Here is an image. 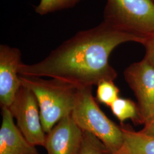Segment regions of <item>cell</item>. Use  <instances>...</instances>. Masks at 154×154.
I'll return each mask as SVG.
<instances>
[{
  "instance_id": "obj_4",
  "label": "cell",
  "mask_w": 154,
  "mask_h": 154,
  "mask_svg": "<svg viewBox=\"0 0 154 154\" xmlns=\"http://www.w3.org/2000/svg\"><path fill=\"white\" fill-rule=\"evenodd\" d=\"M103 21L144 42L154 36V0H107Z\"/></svg>"
},
{
  "instance_id": "obj_9",
  "label": "cell",
  "mask_w": 154,
  "mask_h": 154,
  "mask_svg": "<svg viewBox=\"0 0 154 154\" xmlns=\"http://www.w3.org/2000/svg\"><path fill=\"white\" fill-rule=\"evenodd\" d=\"M0 128V154H39L14 122L9 109L2 107Z\"/></svg>"
},
{
  "instance_id": "obj_15",
  "label": "cell",
  "mask_w": 154,
  "mask_h": 154,
  "mask_svg": "<svg viewBox=\"0 0 154 154\" xmlns=\"http://www.w3.org/2000/svg\"><path fill=\"white\" fill-rule=\"evenodd\" d=\"M142 45L146 49L144 58L154 67V36L146 39Z\"/></svg>"
},
{
  "instance_id": "obj_11",
  "label": "cell",
  "mask_w": 154,
  "mask_h": 154,
  "mask_svg": "<svg viewBox=\"0 0 154 154\" xmlns=\"http://www.w3.org/2000/svg\"><path fill=\"white\" fill-rule=\"evenodd\" d=\"M112 114L121 124L131 119L135 125H144L137 103L130 99L118 98L110 106Z\"/></svg>"
},
{
  "instance_id": "obj_1",
  "label": "cell",
  "mask_w": 154,
  "mask_h": 154,
  "mask_svg": "<svg viewBox=\"0 0 154 154\" xmlns=\"http://www.w3.org/2000/svg\"><path fill=\"white\" fill-rule=\"evenodd\" d=\"M144 40L111 28L105 22L79 31L64 41L38 63H22L18 73L22 76L49 77L79 87L97 86L105 80L114 81L118 76L110 65L111 52L119 45Z\"/></svg>"
},
{
  "instance_id": "obj_13",
  "label": "cell",
  "mask_w": 154,
  "mask_h": 154,
  "mask_svg": "<svg viewBox=\"0 0 154 154\" xmlns=\"http://www.w3.org/2000/svg\"><path fill=\"white\" fill-rule=\"evenodd\" d=\"M119 90L114 81L105 80L97 85L96 98L100 103L110 107L119 98Z\"/></svg>"
},
{
  "instance_id": "obj_3",
  "label": "cell",
  "mask_w": 154,
  "mask_h": 154,
  "mask_svg": "<svg viewBox=\"0 0 154 154\" xmlns=\"http://www.w3.org/2000/svg\"><path fill=\"white\" fill-rule=\"evenodd\" d=\"M72 118L83 131L90 132L105 144L109 154L121 147L123 136L118 126L106 116L94 98L92 87H79Z\"/></svg>"
},
{
  "instance_id": "obj_16",
  "label": "cell",
  "mask_w": 154,
  "mask_h": 154,
  "mask_svg": "<svg viewBox=\"0 0 154 154\" xmlns=\"http://www.w3.org/2000/svg\"><path fill=\"white\" fill-rule=\"evenodd\" d=\"M144 125L143 129L139 131V132L145 135L154 138V118Z\"/></svg>"
},
{
  "instance_id": "obj_12",
  "label": "cell",
  "mask_w": 154,
  "mask_h": 154,
  "mask_svg": "<svg viewBox=\"0 0 154 154\" xmlns=\"http://www.w3.org/2000/svg\"><path fill=\"white\" fill-rule=\"evenodd\" d=\"M82 0H40L35 11L40 16L72 8Z\"/></svg>"
},
{
  "instance_id": "obj_5",
  "label": "cell",
  "mask_w": 154,
  "mask_h": 154,
  "mask_svg": "<svg viewBox=\"0 0 154 154\" xmlns=\"http://www.w3.org/2000/svg\"><path fill=\"white\" fill-rule=\"evenodd\" d=\"M8 108L28 142L34 146L44 147L46 134L42 125L38 103L33 92L21 85Z\"/></svg>"
},
{
  "instance_id": "obj_2",
  "label": "cell",
  "mask_w": 154,
  "mask_h": 154,
  "mask_svg": "<svg viewBox=\"0 0 154 154\" xmlns=\"http://www.w3.org/2000/svg\"><path fill=\"white\" fill-rule=\"evenodd\" d=\"M21 85L30 90L38 103L44 130L48 134L66 116L72 114L79 87L55 78L20 75Z\"/></svg>"
},
{
  "instance_id": "obj_14",
  "label": "cell",
  "mask_w": 154,
  "mask_h": 154,
  "mask_svg": "<svg viewBox=\"0 0 154 154\" xmlns=\"http://www.w3.org/2000/svg\"><path fill=\"white\" fill-rule=\"evenodd\" d=\"M78 154H109L105 144L93 134L83 131L82 143Z\"/></svg>"
},
{
  "instance_id": "obj_6",
  "label": "cell",
  "mask_w": 154,
  "mask_h": 154,
  "mask_svg": "<svg viewBox=\"0 0 154 154\" xmlns=\"http://www.w3.org/2000/svg\"><path fill=\"white\" fill-rule=\"evenodd\" d=\"M125 79L135 94L143 124L154 118V67L144 58L124 71Z\"/></svg>"
},
{
  "instance_id": "obj_7",
  "label": "cell",
  "mask_w": 154,
  "mask_h": 154,
  "mask_svg": "<svg viewBox=\"0 0 154 154\" xmlns=\"http://www.w3.org/2000/svg\"><path fill=\"white\" fill-rule=\"evenodd\" d=\"M21 52L16 48L0 45V104L9 107L21 86L18 73Z\"/></svg>"
},
{
  "instance_id": "obj_10",
  "label": "cell",
  "mask_w": 154,
  "mask_h": 154,
  "mask_svg": "<svg viewBox=\"0 0 154 154\" xmlns=\"http://www.w3.org/2000/svg\"><path fill=\"white\" fill-rule=\"evenodd\" d=\"M123 142L113 154H154V138L122 124Z\"/></svg>"
},
{
  "instance_id": "obj_8",
  "label": "cell",
  "mask_w": 154,
  "mask_h": 154,
  "mask_svg": "<svg viewBox=\"0 0 154 154\" xmlns=\"http://www.w3.org/2000/svg\"><path fill=\"white\" fill-rule=\"evenodd\" d=\"M83 137V131L69 115L46 134L44 147L48 154H78Z\"/></svg>"
}]
</instances>
